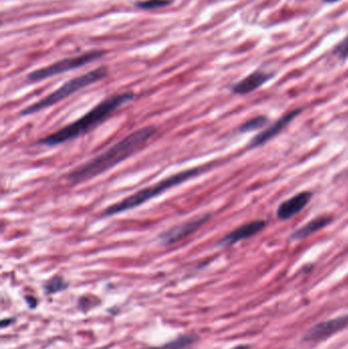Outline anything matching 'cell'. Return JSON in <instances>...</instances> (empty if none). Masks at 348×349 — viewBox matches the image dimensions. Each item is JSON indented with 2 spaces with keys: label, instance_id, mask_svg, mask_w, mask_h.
<instances>
[{
  "label": "cell",
  "instance_id": "15",
  "mask_svg": "<svg viewBox=\"0 0 348 349\" xmlns=\"http://www.w3.org/2000/svg\"><path fill=\"white\" fill-rule=\"evenodd\" d=\"M44 288L47 293L52 294V293L60 292V291L66 289L67 284L64 282V280L61 277H54L49 282H47Z\"/></svg>",
  "mask_w": 348,
  "mask_h": 349
},
{
  "label": "cell",
  "instance_id": "4",
  "mask_svg": "<svg viewBox=\"0 0 348 349\" xmlns=\"http://www.w3.org/2000/svg\"><path fill=\"white\" fill-rule=\"evenodd\" d=\"M107 76V69L105 67L97 68L93 71H90L84 75L78 76L65 84H63L60 88H57L44 98L38 100L37 102L25 107L22 111V115H30L36 113L38 111L44 110L47 107H50L56 103H60L64 99L70 97L74 93L102 80Z\"/></svg>",
  "mask_w": 348,
  "mask_h": 349
},
{
  "label": "cell",
  "instance_id": "11",
  "mask_svg": "<svg viewBox=\"0 0 348 349\" xmlns=\"http://www.w3.org/2000/svg\"><path fill=\"white\" fill-rule=\"evenodd\" d=\"M273 77L272 74L256 71L232 86V92L238 95H246L262 87Z\"/></svg>",
  "mask_w": 348,
  "mask_h": 349
},
{
  "label": "cell",
  "instance_id": "12",
  "mask_svg": "<svg viewBox=\"0 0 348 349\" xmlns=\"http://www.w3.org/2000/svg\"><path fill=\"white\" fill-rule=\"evenodd\" d=\"M332 222H333V217L331 215H320V216H317V217L313 219L312 221L308 222L302 227H300L297 230H295L292 233L291 239L292 240H302V239H306V238L312 236L313 234H315V233H317V232L325 229L326 227H328Z\"/></svg>",
  "mask_w": 348,
  "mask_h": 349
},
{
  "label": "cell",
  "instance_id": "2",
  "mask_svg": "<svg viewBox=\"0 0 348 349\" xmlns=\"http://www.w3.org/2000/svg\"><path fill=\"white\" fill-rule=\"evenodd\" d=\"M134 96L133 92L111 95L100 101L75 122L45 136L37 143L44 146H56L85 135L105 122L114 111H117L122 105L132 100Z\"/></svg>",
  "mask_w": 348,
  "mask_h": 349
},
{
  "label": "cell",
  "instance_id": "5",
  "mask_svg": "<svg viewBox=\"0 0 348 349\" xmlns=\"http://www.w3.org/2000/svg\"><path fill=\"white\" fill-rule=\"evenodd\" d=\"M104 51L100 50H93L86 52L84 54H81L79 56L75 57H70L66 58V60H62L60 62H56L50 66L38 69L34 72H31L28 76L27 79L30 82H39L43 81L45 79L54 77L56 75H61L64 73H67L72 70L79 69L81 67L86 66L87 64L93 63L98 58L102 57L104 55Z\"/></svg>",
  "mask_w": 348,
  "mask_h": 349
},
{
  "label": "cell",
  "instance_id": "19",
  "mask_svg": "<svg viewBox=\"0 0 348 349\" xmlns=\"http://www.w3.org/2000/svg\"><path fill=\"white\" fill-rule=\"evenodd\" d=\"M232 349H248V346L247 345H238V346L232 348Z\"/></svg>",
  "mask_w": 348,
  "mask_h": 349
},
{
  "label": "cell",
  "instance_id": "17",
  "mask_svg": "<svg viewBox=\"0 0 348 349\" xmlns=\"http://www.w3.org/2000/svg\"><path fill=\"white\" fill-rule=\"evenodd\" d=\"M335 54L340 58H346L348 56V36L336 47Z\"/></svg>",
  "mask_w": 348,
  "mask_h": 349
},
{
  "label": "cell",
  "instance_id": "13",
  "mask_svg": "<svg viewBox=\"0 0 348 349\" xmlns=\"http://www.w3.org/2000/svg\"><path fill=\"white\" fill-rule=\"evenodd\" d=\"M268 123H269L268 116H266V115H257V116H254V118L249 119L246 122H244L239 127L238 131L240 133L252 132V131H255V130L264 128Z\"/></svg>",
  "mask_w": 348,
  "mask_h": 349
},
{
  "label": "cell",
  "instance_id": "6",
  "mask_svg": "<svg viewBox=\"0 0 348 349\" xmlns=\"http://www.w3.org/2000/svg\"><path fill=\"white\" fill-rule=\"evenodd\" d=\"M209 219H210L209 214H204L201 216L193 217L182 224L173 226L169 228L168 230L162 232L158 236L159 242L165 246L176 244L179 241L185 239L186 237L192 235L194 232L200 229Z\"/></svg>",
  "mask_w": 348,
  "mask_h": 349
},
{
  "label": "cell",
  "instance_id": "18",
  "mask_svg": "<svg viewBox=\"0 0 348 349\" xmlns=\"http://www.w3.org/2000/svg\"><path fill=\"white\" fill-rule=\"evenodd\" d=\"M26 299L28 300V303L30 304L31 308H35L36 307V299L35 298L28 296V297H26Z\"/></svg>",
  "mask_w": 348,
  "mask_h": 349
},
{
  "label": "cell",
  "instance_id": "7",
  "mask_svg": "<svg viewBox=\"0 0 348 349\" xmlns=\"http://www.w3.org/2000/svg\"><path fill=\"white\" fill-rule=\"evenodd\" d=\"M302 112L301 108H295L293 110H290L283 114L279 120H277L273 125L255 135L250 143H249V148L253 149L256 147H259L266 143H268L270 140L278 136L290 123H291L295 118H297V115H299Z\"/></svg>",
  "mask_w": 348,
  "mask_h": 349
},
{
  "label": "cell",
  "instance_id": "16",
  "mask_svg": "<svg viewBox=\"0 0 348 349\" xmlns=\"http://www.w3.org/2000/svg\"><path fill=\"white\" fill-rule=\"evenodd\" d=\"M170 4V0H145V2L137 3L136 6L142 10H154L167 7Z\"/></svg>",
  "mask_w": 348,
  "mask_h": 349
},
{
  "label": "cell",
  "instance_id": "10",
  "mask_svg": "<svg viewBox=\"0 0 348 349\" xmlns=\"http://www.w3.org/2000/svg\"><path fill=\"white\" fill-rule=\"evenodd\" d=\"M314 193L311 191H302L289 199L283 201L277 209V217L281 221H287L302 211L311 202Z\"/></svg>",
  "mask_w": 348,
  "mask_h": 349
},
{
  "label": "cell",
  "instance_id": "9",
  "mask_svg": "<svg viewBox=\"0 0 348 349\" xmlns=\"http://www.w3.org/2000/svg\"><path fill=\"white\" fill-rule=\"evenodd\" d=\"M267 221L265 220H254L248 223L243 224L242 226L234 229L225 235L220 241L219 244L222 246H232L235 245L245 239L251 238L254 235L260 233L267 227Z\"/></svg>",
  "mask_w": 348,
  "mask_h": 349
},
{
  "label": "cell",
  "instance_id": "1",
  "mask_svg": "<svg viewBox=\"0 0 348 349\" xmlns=\"http://www.w3.org/2000/svg\"><path fill=\"white\" fill-rule=\"evenodd\" d=\"M156 131L155 127L147 126L127 135L104 152L72 169L67 174L68 182L78 185L100 176L138 151L155 135Z\"/></svg>",
  "mask_w": 348,
  "mask_h": 349
},
{
  "label": "cell",
  "instance_id": "3",
  "mask_svg": "<svg viewBox=\"0 0 348 349\" xmlns=\"http://www.w3.org/2000/svg\"><path fill=\"white\" fill-rule=\"evenodd\" d=\"M206 166H197L192 167L189 169H185L182 171H179L172 176H169L153 185H150L148 187H145L143 189L138 190L137 192L129 195L128 197L115 202L111 205H109L107 208L104 209L102 212L103 216H112L117 215L119 213L131 210L136 208L137 206L142 205L143 203L149 201L153 197H156L160 195L161 193L165 192L166 190L176 187L182 183H184L187 180H190L194 177L199 176L200 173L206 170Z\"/></svg>",
  "mask_w": 348,
  "mask_h": 349
},
{
  "label": "cell",
  "instance_id": "20",
  "mask_svg": "<svg viewBox=\"0 0 348 349\" xmlns=\"http://www.w3.org/2000/svg\"><path fill=\"white\" fill-rule=\"evenodd\" d=\"M327 3H334V2H337V0H326Z\"/></svg>",
  "mask_w": 348,
  "mask_h": 349
},
{
  "label": "cell",
  "instance_id": "8",
  "mask_svg": "<svg viewBox=\"0 0 348 349\" xmlns=\"http://www.w3.org/2000/svg\"><path fill=\"white\" fill-rule=\"evenodd\" d=\"M347 326L348 316H342L335 319L327 320L316 324L312 329H310V331L304 336V340L308 342H321L342 331Z\"/></svg>",
  "mask_w": 348,
  "mask_h": 349
},
{
  "label": "cell",
  "instance_id": "14",
  "mask_svg": "<svg viewBox=\"0 0 348 349\" xmlns=\"http://www.w3.org/2000/svg\"><path fill=\"white\" fill-rule=\"evenodd\" d=\"M195 340V336L188 335V336H182L176 340H173L161 347L153 348V349H183L187 345L191 344Z\"/></svg>",
  "mask_w": 348,
  "mask_h": 349
}]
</instances>
